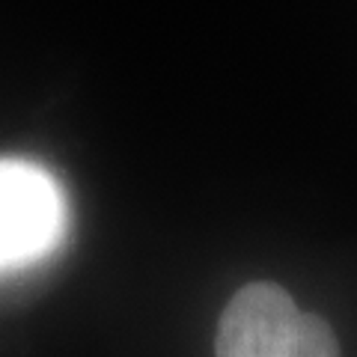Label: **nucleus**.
Segmentation results:
<instances>
[{
  "instance_id": "1",
  "label": "nucleus",
  "mask_w": 357,
  "mask_h": 357,
  "mask_svg": "<svg viewBox=\"0 0 357 357\" xmlns=\"http://www.w3.org/2000/svg\"><path fill=\"white\" fill-rule=\"evenodd\" d=\"M215 357H342L325 319L277 283H248L220 312Z\"/></svg>"
},
{
  "instance_id": "2",
  "label": "nucleus",
  "mask_w": 357,
  "mask_h": 357,
  "mask_svg": "<svg viewBox=\"0 0 357 357\" xmlns=\"http://www.w3.org/2000/svg\"><path fill=\"white\" fill-rule=\"evenodd\" d=\"M66 197L45 167L0 158V274L45 259L66 236Z\"/></svg>"
}]
</instances>
